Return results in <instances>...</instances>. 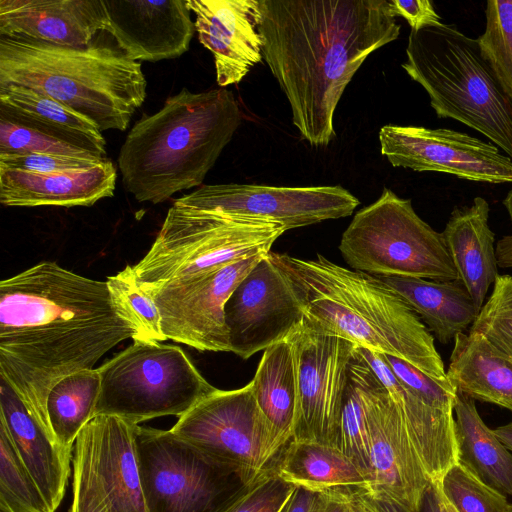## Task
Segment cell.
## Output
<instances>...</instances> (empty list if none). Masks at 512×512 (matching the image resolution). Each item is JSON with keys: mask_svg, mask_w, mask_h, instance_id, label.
Listing matches in <instances>:
<instances>
[{"mask_svg": "<svg viewBox=\"0 0 512 512\" xmlns=\"http://www.w3.org/2000/svg\"><path fill=\"white\" fill-rule=\"evenodd\" d=\"M136 337L106 281L43 261L0 282V377L49 430L52 387Z\"/></svg>", "mask_w": 512, "mask_h": 512, "instance_id": "obj_1", "label": "cell"}, {"mask_svg": "<svg viewBox=\"0 0 512 512\" xmlns=\"http://www.w3.org/2000/svg\"><path fill=\"white\" fill-rule=\"evenodd\" d=\"M262 55L311 146L335 137L336 107L364 61L395 41L389 0H259Z\"/></svg>", "mask_w": 512, "mask_h": 512, "instance_id": "obj_2", "label": "cell"}, {"mask_svg": "<svg viewBox=\"0 0 512 512\" xmlns=\"http://www.w3.org/2000/svg\"><path fill=\"white\" fill-rule=\"evenodd\" d=\"M268 256L301 302L307 325L398 357L431 377L448 379L431 332L379 277L342 267L320 254L300 259L270 251Z\"/></svg>", "mask_w": 512, "mask_h": 512, "instance_id": "obj_3", "label": "cell"}, {"mask_svg": "<svg viewBox=\"0 0 512 512\" xmlns=\"http://www.w3.org/2000/svg\"><path fill=\"white\" fill-rule=\"evenodd\" d=\"M241 120L232 91L182 88L126 136L118 155L124 188L138 202L158 204L201 186Z\"/></svg>", "mask_w": 512, "mask_h": 512, "instance_id": "obj_4", "label": "cell"}, {"mask_svg": "<svg viewBox=\"0 0 512 512\" xmlns=\"http://www.w3.org/2000/svg\"><path fill=\"white\" fill-rule=\"evenodd\" d=\"M43 93L97 125L125 131L146 98L140 62L104 45L70 47L0 36V86Z\"/></svg>", "mask_w": 512, "mask_h": 512, "instance_id": "obj_5", "label": "cell"}, {"mask_svg": "<svg viewBox=\"0 0 512 512\" xmlns=\"http://www.w3.org/2000/svg\"><path fill=\"white\" fill-rule=\"evenodd\" d=\"M402 68L427 92L439 118L487 137L512 159V98L480 54L477 40L453 24L410 31Z\"/></svg>", "mask_w": 512, "mask_h": 512, "instance_id": "obj_6", "label": "cell"}, {"mask_svg": "<svg viewBox=\"0 0 512 512\" xmlns=\"http://www.w3.org/2000/svg\"><path fill=\"white\" fill-rule=\"evenodd\" d=\"M276 222L172 205L145 256L132 266L149 290L268 253L285 232Z\"/></svg>", "mask_w": 512, "mask_h": 512, "instance_id": "obj_7", "label": "cell"}, {"mask_svg": "<svg viewBox=\"0 0 512 512\" xmlns=\"http://www.w3.org/2000/svg\"><path fill=\"white\" fill-rule=\"evenodd\" d=\"M339 250L351 268L377 277L458 279L442 233L420 218L410 199L386 187L356 212Z\"/></svg>", "mask_w": 512, "mask_h": 512, "instance_id": "obj_8", "label": "cell"}, {"mask_svg": "<svg viewBox=\"0 0 512 512\" xmlns=\"http://www.w3.org/2000/svg\"><path fill=\"white\" fill-rule=\"evenodd\" d=\"M96 415L132 424L187 413L217 388L178 346L135 340L99 368Z\"/></svg>", "mask_w": 512, "mask_h": 512, "instance_id": "obj_9", "label": "cell"}, {"mask_svg": "<svg viewBox=\"0 0 512 512\" xmlns=\"http://www.w3.org/2000/svg\"><path fill=\"white\" fill-rule=\"evenodd\" d=\"M135 441L148 512H218L242 485L171 430L137 425Z\"/></svg>", "mask_w": 512, "mask_h": 512, "instance_id": "obj_10", "label": "cell"}, {"mask_svg": "<svg viewBox=\"0 0 512 512\" xmlns=\"http://www.w3.org/2000/svg\"><path fill=\"white\" fill-rule=\"evenodd\" d=\"M233 474L241 484L258 477L278 457L270 428L249 382L216 389L170 429Z\"/></svg>", "mask_w": 512, "mask_h": 512, "instance_id": "obj_11", "label": "cell"}, {"mask_svg": "<svg viewBox=\"0 0 512 512\" xmlns=\"http://www.w3.org/2000/svg\"><path fill=\"white\" fill-rule=\"evenodd\" d=\"M136 424L96 415L79 433L73 454L69 512H148L141 488Z\"/></svg>", "mask_w": 512, "mask_h": 512, "instance_id": "obj_12", "label": "cell"}, {"mask_svg": "<svg viewBox=\"0 0 512 512\" xmlns=\"http://www.w3.org/2000/svg\"><path fill=\"white\" fill-rule=\"evenodd\" d=\"M286 340L294 361L297 389L293 438L338 447L349 368L357 345L314 329L304 321Z\"/></svg>", "mask_w": 512, "mask_h": 512, "instance_id": "obj_13", "label": "cell"}, {"mask_svg": "<svg viewBox=\"0 0 512 512\" xmlns=\"http://www.w3.org/2000/svg\"><path fill=\"white\" fill-rule=\"evenodd\" d=\"M265 254L144 290L159 309L166 338L198 351L230 352L225 305L239 283Z\"/></svg>", "mask_w": 512, "mask_h": 512, "instance_id": "obj_14", "label": "cell"}, {"mask_svg": "<svg viewBox=\"0 0 512 512\" xmlns=\"http://www.w3.org/2000/svg\"><path fill=\"white\" fill-rule=\"evenodd\" d=\"M174 205L260 218L285 230L350 216L360 204L340 185L278 187L256 184L202 185Z\"/></svg>", "mask_w": 512, "mask_h": 512, "instance_id": "obj_15", "label": "cell"}, {"mask_svg": "<svg viewBox=\"0 0 512 512\" xmlns=\"http://www.w3.org/2000/svg\"><path fill=\"white\" fill-rule=\"evenodd\" d=\"M379 142L381 154L394 167L443 172L474 182L512 183V159L467 133L387 124L380 128Z\"/></svg>", "mask_w": 512, "mask_h": 512, "instance_id": "obj_16", "label": "cell"}, {"mask_svg": "<svg viewBox=\"0 0 512 512\" xmlns=\"http://www.w3.org/2000/svg\"><path fill=\"white\" fill-rule=\"evenodd\" d=\"M366 411L371 456L366 494L404 512H421L432 482L397 406L372 369L367 381Z\"/></svg>", "mask_w": 512, "mask_h": 512, "instance_id": "obj_17", "label": "cell"}, {"mask_svg": "<svg viewBox=\"0 0 512 512\" xmlns=\"http://www.w3.org/2000/svg\"><path fill=\"white\" fill-rule=\"evenodd\" d=\"M268 253L225 305L230 352L244 360L285 341L305 318L301 302Z\"/></svg>", "mask_w": 512, "mask_h": 512, "instance_id": "obj_18", "label": "cell"}, {"mask_svg": "<svg viewBox=\"0 0 512 512\" xmlns=\"http://www.w3.org/2000/svg\"><path fill=\"white\" fill-rule=\"evenodd\" d=\"M104 31L133 61L156 62L184 54L196 32L187 0H102Z\"/></svg>", "mask_w": 512, "mask_h": 512, "instance_id": "obj_19", "label": "cell"}, {"mask_svg": "<svg viewBox=\"0 0 512 512\" xmlns=\"http://www.w3.org/2000/svg\"><path fill=\"white\" fill-rule=\"evenodd\" d=\"M200 43L213 55L221 88L239 83L262 61L259 0H187Z\"/></svg>", "mask_w": 512, "mask_h": 512, "instance_id": "obj_20", "label": "cell"}, {"mask_svg": "<svg viewBox=\"0 0 512 512\" xmlns=\"http://www.w3.org/2000/svg\"><path fill=\"white\" fill-rule=\"evenodd\" d=\"M105 27L102 0H0V36L84 47Z\"/></svg>", "mask_w": 512, "mask_h": 512, "instance_id": "obj_21", "label": "cell"}, {"mask_svg": "<svg viewBox=\"0 0 512 512\" xmlns=\"http://www.w3.org/2000/svg\"><path fill=\"white\" fill-rule=\"evenodd\" d=\"M0 424L45 498L56 512L65 495L72 450L61 446L51 430L27 408L11 385L0 377Z\"/></svg>", "mask_w": 512, "mask_h": 512, "instance_id": "obj_22", "label": "cell"}, {"mask_svg": "<svg viewBox=\"0 0 512 512\" xmlns=\"http://www.w3.org/2000/svg\"><path fill=\"white\" fill-rule=\"evenodd\" d=\"M397 406L412 444L432 483L457 463L454 411L431 407L404 386L382 353L357 346Z\"/></svg>", "mask_w": 512, "mask_h": 512, "instance_id": "obj_23", "label": "cell"}, {"mask_svg": "<svg viewBox=\"0 0 512 512\" xmlns=\"http://www.w3.org/2000/svg\"><path fill=\"white\" fill-rule=\"evenodd\" d=\"M116 178L109 159L93 167L54 173L0 166V202L10 207L92 206L114 195Z\"/></svg>", "mask_w": 512, "mask_h": 512, "instance_id": "obj_24", "label": "cell"}, {"mask_svg": "<svg viewBox=\"0 0 512 512\" xmlns=\"http://www.w3.org/2000/svg\"><path fill=\"white\" fill-rule=\"evenodd\" d=\"M490 206L483 197L470 205L455 207L442 235L458 279L478 311L498 274L495 234L489 225Z\"/></svg>", "mask_w": 512, "mask_h": 512, "instance_id": "obj_25", "label": "cell"}, {"mask_svg": "<svg viewBox=\"0 0 512 512\" xmlns=\"http://www.w3.org/2000/svg\"><path fill=\"white\" fill-rule=\"evenodd\" d=\"M285 481L324 495L368 493L369 478L338 447L291 439L273 463Z\"/></svg>", "mask_w": 512, "mask_h": 512, "instance_id": "obj_26", "label": "cell"}, {"mask_svg": "<svg viewBox=\"0 0 512 512\" xmlns=\"http://www.w3.org/2000/svg\"><path fill=\"white\" fill-rule=\"evenodd\" d=\"M425 323L442 344L454 341L474 323L479 311L463 283L415 277H379Z\"/></svg>", "mask_w": 512, "mask_h": 512, "instance_id": "obj_27", "label": "cell"}, {"mask_svg": "<svg viewBox=\"0 0 512 512\" xmlns=\"http://www.w3.org/2000/svg\"><path fill=\"white\" fill-rule=\"evenodd\" d=\"M447 376L457 392L512 411V360L482 334L455 337Z\"/></svg>", "mask_w": 512, "mask_h": 512, "instance_id": "obj_28", "label": "cell"}, {"mask_svg": "<svg viewBox=\"0 0 512 512\" xmlns=\"http://www.w3.org/2000/svg\"><path fill=\"white\" fill-rule=\"evenodd\" d=\"M454 415L457 462L489 487L512 495V453L484 423L475 400L458 392Z\"/></svg>", "mask_w": 512, "mask_h": 512, "instance_id": "obj_29", "label": "cell"}, {"mask_svg": "<svg viewBox=\"0 0 512 512\" xmlns=\"http://www.w3.org/2000/svg\"><path fill=\"white\" fill-rule=\"evenodd\" d=\"M250 383L280 454L293 438L297 415L295 368L287 340L264 350Z\"/></svg>", "mask_w": 512, "mask_h": 512, "instance_id": "obj_30", "label": "cell"}, {"mask_svg": "<svg viewBox=\"0 0 512 512\" xmlns=\"http://www.w3.org/2000/svg\"><path fill=\"white\" fill-rule=\"evenodd\" d=\"M0 116L87 145L106 157V141L84 115L33 89L0 86Z\"/></svg>", "mask_w": 512, "mask_h": 512, "instance_id": "obj_31", "label": "cell"}, {"mask_svg": "<svg viewBox=\"0 0 512 512\" xmlns=\"http://www.w3.org/2000/svg\"><path fill=\"white\" fill-rule=\"evenodd\" d=\"M98 369L71 373L58 381L48 394L46 412L56 441L72 450L83 427L95 417L100 392Z\"/></svg>", "mask_w": 512, "mask_h": 512, "instance_id": "obj_32", "label": "cell"}, {"mask_svg": "<svg viewBox=\"0 0 512 512\" xmlns=\"http://www.w3.org/2000/svg\"><path fill=\"white\" fill-rule=\"evenodd\" d=\"M370 370L356 347L349 368L337 445L368 476L369 487L371 456L366 390Z\"/></svg>", "mask_w": 512, "mask_h": 512, "instance_id": "obj_33", "label": "cell"}, {"mask_svg": "<svg viewBox=\"0 0 512 512\" xmlns=\"http://www.w3.org/2000/svg\"><path fill=\"white\" fill-rule=\"evenodd\" d=\"M106 282L118 311L135 329V340H167L162 330L159 309L154 299L139 287L131 265L109 276Z\"/></svg>", "mask_w": 512, "mask_h": 512, "instance_id": "obj_34", "label": "cell"}, {"mask_svg": "<svg viewBox=\"0 0 512 512\" xmlns=\"http://www.w3.org/2000/svg\"><path fill=\"white\" fill-rule=\"evenodd\" d=\"M0 512H51L0 424Z\"/></svg>", "mask_w": 512, "mask_h": 512, "instance_id": "obj_35", "label": "cell"}, {"mask_svg": "<svg viewBox=\"0 0 512 512\" xmlns=\"http://www.w3.org/2000/svg\"><path fill=\"white\" fill-rule=\"evenodd\" d=\"M484 32L476 39L480 54L512 98V0H489Z\"/></svg>", "mask_w": 512, "mask_h": 512, "instance_id": "obj_36", "label": "cell"}, {"mask_svg": "<svg viewBox=\"0 0 512 512\" xmlns=\"http://www.w3.org/2000/svg\"><path fill=\"white\" fill-rule=\"evenodd\" d=\"M42 153L104 161L108 158L82 143L0 116V154Z\"/></svg>", "mask_w": 512, "mask_h": 512, "instance_id": "obj_37", "label": "cell"}, {"mask_svg": "<svg viewBox=\"0 0 512 512\" xmlns=\"http://www.w3.org/2000/svg\"><path fill=\"white\" fill-rule=\"evenodd\" d=\"M456 512H510L505 495L489 487L460 463L452 465L438 483Z\"/></svg>", "mask_w": 512, "mask_h": 512, "instance_id": "obj_38", "label": "cell"}, {"mask_svg": "<svg viewBox=\"0 0 512 512\" xmlns=\"http://www.w3.org/2000/svg\"><path fill=\"white\" fill-rule=\"evenodd\" d=\"M295 489L272 464L253 481L239 486L218 512H281Z\"/></svg>", "mask_w": 512, "mask_h": 512, "instance_id": "obj_39", "label": "cell"}, {"mask_svg": "<svg viewBox=\"0 0 512 512\" xmlns=\"http://www.w3.org/2000/svg\"><path fill=\"white\" fill-rule=\"evenodd\" d=\"M470 332L482 334L499 350L512 356V276L498 275L491 295L478 313Z\"/></svg>", "mask_w": 512, "mask_h": 512, "instance_id": "obj_40", "label": "cell"}, {"mask_svg": "<svg viewBox=\"0 0 512 512\" xmlns=\"http://www.w3.org/2000/svg\"><path fill=\"white\" fill-rule=\"evenodd\" d=\"M383 356L399 381L422 401L436 409L454 411L458 392L449 378L437 379L398 357Z\"/></svg>", "mask_w": 512, "mask_h": 512, "instance_id": "obj_41", "label": "cell"}, {"mask_svg": "<svg viewBox=\"0 0 512 512\" xmlns=\"http://www.w3.org/2000/svg\"><path fill=\"white\" fill-rule=\"evenodd\" d=\"M107 160L94 161L42 153L0 154L1 167L37 173H54L89 168Z\"/></svg>", "mask_w": 512, "mask_h": 512, "instance_id": "obj_42", "label": "cell"}, {"mask_svg": "<svg viewBox=\"0 0 512 512\" xmlns=\"http://www.w3.org/2000/svg\"><path fill=\"white\" fill-rule=\"evenodd\" d=\"M396 16L404 18L413 31L442 24L441 16L429 0H389Z\"/></svg>", "mask_w": 512, "mask_h": 512, "instance_id": "obj_43", "label": "cell"}, {"mask_svg": "<svg viewBox=\"0 0 512 512\" xmlns=\"http://www.w3.org/2000/svg\"><path fill=\"white\" fill-rule=\"evenodd\" d=\"M350 498L364 512H404L397 506L374 499L366 493L351 494ZM421 512H440V490L438 483H432L426 492Z\"/></svg>", "mask_w": 512, "mask_h": 512, "instance_id": "obj_44", "label": "cell"}, {"mask_svg": "<svg viewBox=\"0 0 512 512\" xmlns=\"http://www.w3.org/2000/svg\"><path fill=\"white\" fill-rule=\"evenodd\" d=\"M327 495L296 487L281 512H319Z\"/></svg>", "mask_w": 512, "mask_h": 512, "instance_id": "obj_45", "label": "cell"}, {"mask_svg": "<svg viewBox=\"0 0 512 512\" xmlns=\"http://www.w3.org/2000/svg\"><path fill=\"white\" fill-rule=\"evenodd\" d=\"M496 260L499 268H512V235H506L497 241Z\"/></svg>", "mask_w": 512, "mask_h": 512, "instance_id": "obj_46", "label": "cell"}, {"mask_svg": "<svg viewBox=\"0 0 512 512\" xmlns=\"http://www.w3.org/2000/svg\"><path fill=\"white\" fill-rule=\"evenodd\" d=\"M349 495H327L319 512H349Z\"/></svg>", "mask_w": 512, "mask_h": 512, "instance_id": "obj_47", "label": "cell"}, {"mask_svg": "<svg viewBox=\"0 0 512 512\" xmlns=\"http://www.w3.org/2000/svg\"><path fill=\"white\" fill-rule=\"evenodd\" d=\"M495 435L503 445L512 453V422L493 429Z\"/></svg>", "mask_w": 512, "mask_h": 512, "instance_id": "obj_48", "label": "cell"}, {"mask_svg": "<svg viewBox=\"0 0 512 512\" xmlns=\"http://www.w3.org/2000/svg\"><path fill=\"white\" fill-rule=\"evenodd\" d=\"M503 205L512 223V189L507 193L506 197L504 198Z\"/></svg>", "mask_w": 512, "mask_h": 512, "instance_id": "obj_49", "label": "cell"}, {"mask_svg": "<svg viewBox=\"0 0 512 512\" xmlns=\"http://www.w3.org/2000/svg\"><path fill=\"white\" fill-rule=\"evenodd\" d=\"M440 490V488H439ZM440 512H456L440 491Z\"/></svg>", "mask_w": 512, "mask_h": 512, "instance_id": "obj_50", "label": "cell"}, {"mask_svg": "<svg viewBox=\"0 0 512 512\" xmlns=\"http://www.w3.org/2000/svg\"><path fill=\"white\" fill-rule=\"evenodd\" d=\"M349 500V512H364L351 498L348 496Z\"/></svg>", "mask_w": 512, "mask_h": 512, "instance_id": "obj_51", "label": "cell"}, {"mask_svg": "<svg viewBox=\"0 0 512 512\" xmlns=\"http://www.w3.org/2000/svg\"><path fill=\"white\" fill-rule=\"evenodd\" d=\"M510 512H512V506H511Z\"/></svg>", "mask_w": 512, "mask_h": 512, "instance_id": "obj_52", "label": "cell"}, {"mask_svg": "<svg viewBox=\"0 0 512 512\" xmlns=\"http://www.w3.org/2000/svg\"><path fill=\"white\" fill-rule=\"evenodd\" d=\"M509 357H510V358H511V360H512V356H509Z\"/></svg>", "mask_w": 512, "mask_h": 512, "instance_id": "obj_53", "label": "cell"}]
</instances>
